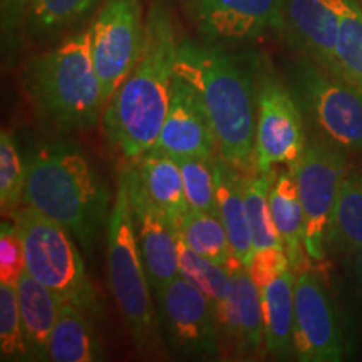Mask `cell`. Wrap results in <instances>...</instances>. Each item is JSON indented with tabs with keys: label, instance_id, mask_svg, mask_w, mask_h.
<instances>
[{
	"label": "cell",
	"instance_id": "1",
	"mask_svg": "<svg viewBox=\"0 0 362 362\" xmlns=\"http://www.w3.org/2000/svg\"><path fill=\"white\" fill-rule=\"evenodd\" d=\"M178 45L168 8L155 4L144 22L141 57L103 112L107 141L126 160H138L158 141L170 107Z\"/></svg>",
	"mask_w": 362,
	"mask_h": 362
},
{
	"label": "cell",
	"instance_id": "2",
	"mask_svg": "<svg viewBox=\"0 0 362 362\" xmlns=\"http://www.w3.org/2000/svg\"><path fill=\"white\" fill-rule=\"evenodd\" d=\"M24 203L56 220L93 250L110 221V197L93 163L76 143H44L25 156Z\"/></svg>",
	"mask_w": 362,
	"mask_h": 362
},
{
	"label": "cell",
	"instance_id": "3",
	"mask_svg": "<svg viewBox=\"0 0 362 362\" xmlns=\"http://www.w3.org/2000/svg\"><path fill=\"white\" fill-rule=\"evenodd\" d=\"M175 74L194 90L218 141L220 156L235 168L255 170V86L232 57L216 47L185 40Z\"/></svg>",
	"mask_w": 362,
	"mask_h": 362
},
{
	"label": "cell",
	"instance_id": "4",
	"mask_svg": "<svg viewBox=\"0 0 362 362\" xmlns=\"http://www.w3.org/2000/svg\"><path fill=\"white\" fill-rule=\"evenodd\" d=\"M22 86L47 128L61 133L94 128L106 101L93 62L89 30L30 59L22 72Z\"/></svg>",
	"mask_w": 362,
	"mask_h": 362
},
{
	"label": "cell",
	"instance_id": "5",
	"mask_svg": "<svg viewBox=\"0 0 362 362\" xmlns=\"http://www.w3.org/2000/svg\"><path fill=\"white\" fill-rule=\"evenodd\" d=\"M25 248V269L59 300H69L86 315L103 317V304L86 274L74 237L56 220L30 205H21L8 216Z\"/></svg>",
	"mask_w": 362,
	"mask_h": 362
},
{
	"label": "cell",
	"instance_id": "6",
	"mask_svg": "<svg viewBox=\"0 0 362 362\" xmlns=\"http://www.w3.org/2000/svg\"><path fill=\"white\" fill-rule=\"evenodd\" d=\"M107 270L115 300L128 325L138 349H143L153 330V307L146 267H144L133 214L128 198L126 178L121 173L106 226Z\"/></svg>",
	"mask_w": 362,
	"mask_h": 362
},
{
	"label": "cell",
	"instance_id": "7",
	"mask_svg": "<svg viewBox=\"0 0 362 362\" xmlns=\"http://www.w3.org/2000/svg\"><path fill=\"white\" fill-rule=\"evenodd\" d=\"M292 93L317 128L342 149L362 151V90L309 57L293 69Z\"/></svg>",
	"mask_w": 362,
	"mask_h": 362
},
{
	"label": "cell",
	"instance_id": "8",
	"mask_svg": "<svg viewBox=\"0 0 362 362\" xmlns=\"http://www.w3.org/2000/svg\"><path fill=\"white\" fill-rule=\"evenodd\" d=\"M305 218V250L312 260H324V248L339 189L347 171V158L334 143L312 141L291 166Z\"/></svg>",
	"mask_w": 362,
	"mask_h": 362
},
{
	"label": "cell",
	"instance_id": "9",
	"mask_svg": "<svg viewBox=\"0 0 362 362\" xmlns=\"http://www.w3.org/2000/svg\"><path fill=\"white\" fill-rule=\"evenodd\" d=\"M90 52L106 104L143 52L144 22L138 0H107L89 29Z\"/></svg>",
	"mask_w": 362,
	"mask_h": 362
},
{
	"label": "cell",
	"instance_id": "10",
	"mask_svg": "<svg viewBox=\"0 0 362 362\" xmlns=\"http://www.w3.org/2000/svg\"><path fill=\"white\" fill-rule=\"evenodd\" d=\"M255 103V171L269 173L274 166H292L307 148L300 104L292 90L269 74L259 76Z\"/></svg>",
	"mask_w": 362,
	"mask_h": 362
},
{
	"label": "cell",
	"instance_id": "11",
	"mask_svg": "<svg viewBox=\"0 0 362 362\" xmlns=\"http://www.w3.org/2000/svg\"><path fill=\"white\" fill-rule=\"evenodd\" d=\"M133 214L136 238L141 252L148 280L158 298L168 284L180 275L178 230L165 211L149 198L134 163L123 171Z\"/></svg>",
	"mask_w": 362,
	"mask_h": 362
},
{
	"label": "cell",
	"instance_id": "12",
	"mask_svg": "<svg viewBox=\"0 0 362 362\" xmlns=\"http://www.w3.org/2000/svg\"><path fill=\"white\" fill-rule=\"evenodd\" d=\"M293 352L304 362H339L342 339L322 280L307 270L296 272Z\"/></svg>",
	"mask_w": 362,
	"mask_h": 362
},
{
	"label": "cell",
	"instance_id": "13",
	"mask_svg": "<svg viewBox=\"0 0 362 362\" xmlns=\"http://www.w3.org/2000/svg\"><path fill=\"white\" fill-rule=\"evenodd\" d=\"M176 346L194 356L218 352V320L205 293L178 275L160 298Z\"/></svg>",
	"mask_w": 362,
	"mask_h": 362
},
{
	"label": "cell",
	"instance_id": "14",
	"mask_svg": "<svg viewBox=\"0 0 362 362\" xmlns=\"http://www.w3.org/2000/svg\"><path fill=\"white\" fill-rule=\"evenodd\" d=\"M153 148L168 153L175 160L202 158L214 160L218 141L194 90L175 74L171 84L170 107Z\"/></svg>",
	"mask_w": 362,
	"mask_h": 362
},
{
	"label": "cell",
	"instance_id": "15",
	"mask_svg": "<svg viewBox=\"0 0 362 362\" xmlns=\"http://www.w3.org/2000/svg\"><path fill=\"white\" fill-rule=\"evenodd\" d=\"M202 33L210 39L250 40L285 30L284 0H193Z\"/></svg>",
	"mask_w": 362,
	"mask_h": 362
},
{
	"label": "cell",
	"instance_id": "16",
	"mask_svg": "<svg viewBox=\"0 0 362 362\" xmlns=\"http://www.w3.org/2000/svg\"><path fill=\"white\" fill-rule=\"evenodd\" d=\"M284 16L285 29L305 57L337 74L339 12L334 0H284Z\"/></svg>",
	"mask_w": 362,
	"mask_h": 362
},
{
	"label": "cell",
	"instance_id": "17",
	"mask_svg": "<svg viewBox=\"0 0 362 362\" xmlns=\"http://www.w3.org/2000/svg\"><path fill=\"white\" fill-rule=\"evenodd\" d=\"M228 270L232 275V288L220 329L235 342L240 354H259L262 347H265L262 292L240 260H235Z\"/></svg>",
	"mask_w": 362,
	"mask_h": 362
},
{
	"label": "cell",
	"instance_id": "18",
	"mask_svg": "<svg viewBox=\"0 0 362 362\" xmlns=\"http://www.w3.org/2000/svg\"><path fill=\"white\" fill-rule=\"evenodd\" d=\"M22 330L30 361H49V342L57 320L59 297L24 270L16 285Z\"/></svg>",
	"mask_w": 362,
	"mask_h": 362
},
{
	"label": "cell",
	"instance_id": "19",
	"mask_svg": "<svg viewBox=\"0 0 362 362\" xmlns=\"http://www.w3.org/2000/svg\"><path fill=\"white\" fill-rule=\"evenodd\" d=\"M133 163L149 198L165 211L178 230L189 210L178 161L168 153L151 148Z\"/></svg>",
	"mask_w": 362,
	"mask_h": 362
},
{
	"label": "cell",
	"instance_id": "20",
	"mask_svg": "<svg viewBox=\"0 0 362 362\" xmlns=\"http://www.w3.org/2000/svg\"><path fill=\"white\" fill-rule=\"evenodd\" d=\"M214 170L220 218L228 233L235 255L247 267L255 250H253L252 228L248 221L245 197H243V171L235 168L221 156L215 160Z\"/></svg>",
	"mask_w": 362,
	"mask_h": 362
},
{
	"label": "cell",
	"instance_id": "21",
	"mask_svg": "<svg viewBox=\"0 0 362 362\" xmlns=\"http://www.w3.org/2000/svg\"><path fill=\"white\" fill-rule=\"evenodd\" d=\"M272 218L284 240L292 270L300 272L305 264V218L296 176L292 168L277 175L270 188Z\"/></svg>",
	"mask_w": 362,
	"mask_h": 362
},
{
	"label": "cell",
	"instance_id": "22",
	"mask_svg": "<svg viewBox=\"0 0 362 362\" xmlns=\"http://www.w3.org/2000/svg\"><path fill=\"white\" fill-rule=\"evenodd\" d=\"M296 270H287L262 288L265 351L275 357L293 352V315H296Z\"/></svg>",
	"mask_w": 362,
	"mask_h": 362
},
{
	"label": "cell",
	"instance_id": "23",
	"mask_svg": "<svg viewBox=\"0 0 362 362\" xmlns=\"http://www.w3.org/2000/svg\"><path fill=\"white\" fill-rule=\"evenodd\" d=\"M104 356L86 314L69 300H59L57 320L49 342V361L96 362Z\"/></svg>",
	"mask_w": 362,
	"mask_h": 362
},
{
	"label": "cell",
	"instance_id": "24",
	"mask_svg": "<svg viewBox=\"0 0 362 362\" xmlns=\"http://www.w3.org/2000/svg\"><path fill=\"white\" fill-rule=\"evenodd\" d=\"M178 269L180 275L193 284L198 291L205 293L210 300L216 320H220L225 314L226 302L232 288V275L225 265L205 259L200 253L192 250L187 245L181 235L178 233Z\"/></svg>",
	"mask_w": 362,
	"mask_h": 362
},
{
	"label": "cell",
	"instance_id": "25",
	"mask_svg": "<svg viewBox=\"0 0 362 362\" xmlns=\"http://www.w3.org/2000/svg\"><path fill=\"white\" fill-rule=\"evenodd\" d=\"M277 175L274 171L269 173H242V187L243 197L247 203L248 221H250L253 250H262V248H284V240L280 237L277 226L272 218L270 210V188L274 185Z\"/></svg>",
	"mask_w": 362,
	"mask_h": 362
},
{
	"label": "cell",
	"instance_id": "26",
	"mask_svg": "<svg viewBox=\"0 0 362 362\" xmlns=\"http://www.w3.org/2000/svg\"><path fill=\"white\" fill-rule=\"evenodd\" d=\"M327 243L356 253L362 248V173L346 176L330 220Z\"/></svg>",
	"mask_w": 362,
	"mask_h": 362
},
{
	"label": "cell",
	"instance_id": "27",
	"mask_svg": "<svg viewBox=\"0 0 362 362\" xmlns=\"http://www.w3.org/2000/svg\"><path fill=\"white\" fill-rule=\"evenodd\" d=\"M178 233L192 250L200 253L205 259L225 265L226 269L238 260L218 215L188 210L178 226Z\"/></svg>",
	"mask_w": 362,
	"mask_h": 362
},
{
	"label": "cell",
	"instance_id": "28",
	"mask_svg": "<svg viewBox=\"0 0 362 362\" xmlns=\"http://www.w3.org/2000/svg\"><path fill=\"white\" fill-rule=\"evenodd\" d=\"M339 12L337 76L362 90V6L357 0H334Z\"/></svg>",
	"mask_w": 362,
	"mask_h": 362
},
{
	"label": "cell",
	"instance_id": "29",
	"mask_svg": "<svg viewBox=\"0 0 362 362\" xmlns=\"http://www.w3.org/2000/svg\"><path fill=\"white\" fill-rule=\"evenodd\" d=\"M25 173V158L21 156L12 133L4 129L0 134V208L4 218L24 202Z\"/></svg>",
	"mask_w": 362,
	"mask_h": 362
},
{
	"label": "cell",
	"instance_id": "30",
	"mask_svg": "<svg viewBox=\"0 0 362 362\" xmlns=\"http://www.w3.org/2000/svg\"><path fill=\"white\" fill-rule=\"evenodd\" d=\"M98 0H30L25 27L33 35H47L83 17Z\"/></svg>",
	"mask_w": 362,
	"mask_h": 362
},
{
	"label": "cell",
	"instance_id": "31",
	"mask_svg": "<svg viewBox=\"0 0 362 362\" xmlns=\"http://www.w3.org/2000/svg\"><path fill=\"white\" fill-rule=\"evenodd\" d=\"M176 161L183 176L189 210L220 216L215 187V161L202 158H180Z\"/></svg>",
	"mask_w": 362,
	"mask_h": 362
},
{
	"label": "cell",
	"instance_id": "32",
	"mask_svg": "<svg viewBox=\"0 0 362 362\" xmlns=\"http://www.w3.org/2000/svg\"><path fill=\"white\" fill-rule=\"evenodd\" d=\"M0 356L2 361L29 359L16 285L0 282Z\"/></svg>",
	"mask_w": 362,
	"mask_h": 362
},
{
	"label": "cell",
	"instance_id": "33",
	"mask_svg": "<svg viewBox=\"0 0 362 362\" xmlns=\"http://www.w3.org/2000/svg\"><path fill=\"white\" fill-rule=\"evenodd\" d=\"M25 270V248L13 221L0 226V282L17 285Z\"/></svg>",
	"mask_w": 362,
	"mask_h": 362
},
{
	"label": "cell",
	"instance_id": "34",
	"mask_svg": "<svg viewBox=\"0 0 362 362\" xmlns=\"http://www.w3.org/2000/svg\"><path fill=\"white\" fill-rule=\"evenodd\" d=\"M291 260H288L287 252L284 248H262V250L253 252L250 262H248L247 270L253 279V282L259 285V288L267 287L272 280L291 270Z\"/></svg>",
	"mask_w": 362,
	"mask_h": 362
},
{
	"label": "cell",
	"instance_id": "35",
	"mask_svg": "<svg viewBox=\"0 0 362 362\" xmlns=\"http://www.w3.org/2000/svg\"><path fill=\"white\" fill-rule=\"evenodd\" d=\"M30 0H0V29L4 51H11L19 39L21 27L25 24Z\"/></svg>",
	"mask_w": 362,
	"mask_h": 362
},
{
	"label": "cell",
	"instance_id": "36",
	"mask_svg": "<svg viewBox=\"0 0 362 362\" xmlns=\"http://www.w3.org/2000/svg\"><path fill=\"white\" fill-rule=\"evenodd\" d=\"M356 267H357V275H359V282L362 287V248L356 252Z\"/></svg>",
	"mask_w": 362,
	"mask_h": 362
},
{
	"label": "cell",
	"instance_id": "37",
	"mask_svg": "<svg viewBox=\"0 0 362 362\" xmlns=\"http://www.w3.org/2000/svg\"><path fill=\"white\" fill-rule=\"evenodd\" d=\"M361 2H362V0H361Z\"/></svg>",
	"mask_w": 362,
	"mask_h": 362
}]
</instances>
